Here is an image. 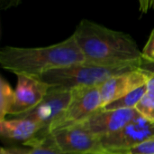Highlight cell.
Segmentation results:
<instances>
[{"label": "cell", "mask_w": 154, "mask_h": 154, "mask_svg": "<svg viewBox=\"0 0 154 154\" xmlns=\"http://www.w3.org/2000/svg\"><path fill=\"white\" fill-rule=\"evenodd\" d=\"M44 139L66 154H106L100 138L84 123L55 131Z\"/></svg>", "instance_id": "cell-5"}, {"label": "cell", "mask_w": 154, "mask_h": 154, "mask_svg": "<svg viewBox=\"0 0 154 154\" xmlns=\"http://www.w3.org/2000/svg\"><path fill=\"white\" fill-rule=\"evenodd\" d=\"M153 121H154V117H153Z\"/></svg>", "instance_id": "cell-23"}, {"label": "cell", "mask_w": 154, "mask_h": 154, "mask_svg": "<svg viewBox=\"0 0 154 154\" xmlns=\"http://www.w3.org/2000/svg\"><path fill=\"white\" fill-rule=\"evenodd\" d=\"M136 68L138 66L134 65L107 67L84 62L50 70L36 78L50 87L71 91L79 87L100 86L109 78Z\"/></svg>", "instance_id": "cell-3"}, {"label": "cell", "mask_w": 154, "mask_h": 154, "mask_svg": "<svg viewBox=\"0 0 154 154\" xmlns=\"http://www.w3.org/2000/svg\"><path fill=\"white\" fill-rule=\"evenodd\" d=\"M143 59L154 62V29L152 31L143 51Z\"/></svg>", "instance_id": "cell-17"}, {"label": "cell", "mask_w": 154, "mask_h": 154, "mask_svg": "<svg viewBox=\"0 0 154 154\" xmlns=\"http://www.w3.org/2000/svg\"><path fill=\"white\" fill-rule=\"evenodd\" d=\"M147 91V84L130 92L126 95L106 104L103 107L106 110H117V109H135L139 103L142 101Z\"/></svg>", "instance_id": "cell-12"}, {"label": "cell", "mask_w": 154, "mask_h": 154, "mask_svg": "<svg viewBox=\"0 0 154 154\" xmlns=\"http://www.w3.org/2000/svg\"><path fill=\"white\" fill-rule=\"evenodd\" d=\"M72 35L87 63L107 67H139L143 60L142 51L131 35L91 20L82 19Z\"/></svg>", "instance_id": "cell-1"}, {"label": "cell", "mask_w": 154, "mask_h": 154, "mask_svg": "<svg viewBox=\"0 0 154 154\" xmlns=\"http://www.w3.org/2000/svg\"><path fill=\"white\" fill-rule=\"evenodd\" d=\"M0 154H7L6 151H5V147H2L1 148V152H0Z\"/></svg>", "instance_id": "cell-21"}, {"label": "cell", "mask_w": 154, "mask_h": 154, "mask_svg": "<svg viewBox=\"0 0 154 154\" xmlns=\"http://www.w3.org/2000/svg\"><path fill=\"white\" fill-rule=\"evenodd\" d=\"M116 154H154V137L135 147Z\"/></svg>", "instance_id": "cell-16"}, {"label": "cell", "mask_w": 154, "mask_h": 154, "mask_svg": "<svg viewBox=\"0 0 154 154\" xmlns=\"http://www.w3.org/2000/svg\"><path fill=\"white\" fill-rule=\"evenodd\" d=\"M101 108L102 103L99 86L79 87L71 90V98L69 105L49 126L43 138L39 143L55 131L85 123L92 114Z\"/></svg>", "instance_id": "cell-4"}, {"label": "cell", "mask_w": 154, "mask_h": 154, "mask_svg": "<svg viewBox=\"0 0 154 154\" xmlns=\"http://www.w3.org/2000/svg\"><path fill=\"white\" fill-rule=\"evenodd\" d=\"M86 62L74 36L44 47L5 46L0 50L3 69L16 75L38 77L56 68Z\"/></svg>", "instance_id": "cell-2"}, {"label": "cell", "mask_w": 154, "mask_h": 154, "mask_svg": "<svg viewBox=\"0 0 154 154\" xmlns=\"http://www.w3.org/2000/svg\"><path fill=\"white\" fill-rule=\"evenodd\" d=\"M151 1V8L154 7V0H150Z\"/></svg>", "instance_id": "cell-22"}, {"label": "cell", "mask_w": 154, "mask_h": 154, "mask_svg": "<svg viewBox=\"0 0 154 154\" xmlns=\"http://www.w3.org/2000/svg\"><path fill=\"white\" fill-rule=\"evenodd\" d=\"M71 98V91H66L50 87L44 99L32 111L14 117L26 118L37 122L42 127V131L27 145L32 146L38 143L44 136L49 126L65 111Z\"/></svg>", "instance_id": "cell-7"}, {"label": "cell", "mask_w": 154, "mask_h": 154, "mask_svg": "<svg viewBox=\"0 0 154 154\" xmlns=\"http://www.w3.org/2000/svg\"><path fill=\"white\" fill-rule=\"evenodd\" d=\"M154 137V121L137 115L123 129L100 138L106 154H116L135 147Z\"/></svg>", "instance_id": "cell-6"}, {"label": "cell", "mask_w": 154, "mask_h": 154, "mask_svg": "<svg viewBox=\"0 0 154 154\" xmlns=\"http://www.w3.org/2000/svg\"><path fill=\"white\" fill-rule=\"evenodd\" d=\"M139 68L143 71H145V72L151 74H154V62L143 59L140 63Z\"/></svg>", "instance_id": "cell-19"}, {"label": "cell", "mask_w": 154, "mask_h": 154, "mask_svg": "<svg viewBox=\"0 0 154 154\" xmlns=\"http://www.w3.org/2000/svg\"><path fill=\"white\" fill-rule=\"evenodd\" d=\"M140 113L135 109H99L85 123L86 127L99 138L113 134L123 129Z\"/></svg>", "instance_id": "cell-10"}, {"label": "cell", "mask_w": 154, "mask_h": 154, "mask_svg": "<svg viewBox=\"0 0 154 154\" xmlns=\"http://www.w3.org/2000/svg\"><path fill=\"white\" fill-rule=\"evenodd\" d=\"M150 74L139 67L116 74L99 86L102 108L106 104L126 95L130 92L147 84Z\"/></svg>", "instance_id": "cell-8"}, {"label": "cell", "mask_w": 154, "mask_h": 154, "mask_svg": "<svg viewBox=\"0 0 154 154\" xmlns=\"http://www.w3.org/2000/svg\"><path fill=\"white\" fill-rule=\"evenodd\" d=\"M42 131V127L35 121L14 117L0 121L1 136L7 140L23 143L27 145Z\"/></svg>", "instance_id": "cell-11"}, {"label": "cell", "mask_w": 154, "mask_h": 154, "mask_svg": "<svg viewBox=\"0 0 154 154\" xmlns=\"http://www.w3.org/2000/svg\"><path fill=\"white\" fill-rule=\"evenodd\" d=\"M16 76L15 100L10 113L11 116H18L34 109L44 99L50 89L48 84L36 77L27 75Z\"/></svg>", "instance_id": "cell-9"}, {"label": "cell", "mask_w": 154, "mask_h": 154, "mask_svg": "<svg viewBox=\"0 0 154 154\" xmlns=\"http://www.w3.org/2000/svg\"><path fill=\"white\" fill-rule=\"evenodd\" d=\"M15 93L14 90L9 83L3 77L0 80V121L10 115L12 108L14 104Z\"/></svg>", "instance_id": "cell-13"}, {"label": "cell", "mask_w": 154, "mask_h": 154, "mask_svg": "<svg viewBox=\"0 0 154 154\" xmlns=\"http://www.w3.org/2000/svg\"><path fill=\"white\" fill-rule=\"evenodd\" d=\"M22 0H0V8L2 10L10 9L13 7H16L20 5Z\"/></svg>", "instance_id": "cell-18"}, {"label": "cell", "mask_w": 154, "mask_h": 154, "mask_svg": "<svg viewBox=\"0 0 154 154\" xmlns=\"http://www.w3.org/2000/svg\"><path fill=\"white\" fill-rule=\"evenodd\" d=\"M139 2V8L143 14H145L151 8V1L150 0H138Z\"/></svg>", "instance_id": "cell-20"}, {"label": "cell", "mask_w": 154, "mask_h": 154, "mask_svg": "<svg viewBox=\"0 0 154 154\" xmlns=\"http://www.w3.org/2000/svg\"><path fill=\"white\" fill-rule=\"evenodd\" d=\"M135 110L143 116L152 120L154 117V74H151L147 82V91Z\"/></svg>", "instance_id": "cell-15"}, {"label": "cell", "mask_w": 154, "mask_h": 154, "mask_svg": "<svg viewBox=\"0 0 154 154\" xmlns=\"http://www.w3.org/2000/svg\"><path fill=\"white\" fill-rule=\"evenodd\" d=\"M7 154H66L54 146L49 140L43 139L40 143L30 148H5Z\"/></svg>", "instance_id": "cell-14"}]
</instances>
